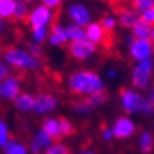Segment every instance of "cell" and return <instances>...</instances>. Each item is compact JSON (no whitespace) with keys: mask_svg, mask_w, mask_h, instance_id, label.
Wrapping results in <instances>:
<instances>
[{"mask_svg":"<svg viewBox=\"0 0 154 154\" xmlns=\"http://www.w3.org/2000/svg\"><path fill=\"white\" fill-rule=\"evenodd\" d=\"M69 89L75 94H90L103 90V82L92 71H78L69 78Z\"/></svg>","mask_w":154,"mask_h":154,"instance_id":"6da1fadb","label":"cell"},{"mask_svg":"<svg viewBox=\"0 0 154 154\" xmlns=\"http://www.w3.org/2000/svg\"><path fill=\"white\" fill-rule=\"evenodd\" d=\"M6 60L15 68H38L40 67V61L38 57L31 53L22 51L20 49H8L6 51Z\"/></svg>","mask_w":154,"mask_h":154,"instance_id":"7a4b0ae2","label":"cell"},{"mask_svg":"<svg viewBox=\"0 0 154 154\" xmlns=\"http://www.w3.org/2000/svg\"><path fill=\"white\" fill-rule=\"evenodd\" d=\"M151 69H153V61L150 58L143 61H139V64L135 67L132 72V82L133 86L137 89H144L149 85L151 75Z\"/></svg>","mask_w":154,"mask_h":154,"instance_id":"3957f363","label":"cell"},{"mask_svg":"<svg viewBox=\"0 0 154 154\" xmlns=\"http://www.w3.org/2000/svg\"><path fill=\"white\" fill-rule=\"evenodd\" d=\"M94 50H96V45L93 42H90L89 39L72 40L69 45V53L76 60H85L90 54H93Z\"/></svg>","mask_w":154,"mask_h":154,"instance_id":"277c9868","label":"cell"},{"mask_svg":"<svg viewBox=\"0 0 154 154\" xmlns=\"http://www.w3.org/2000/svg\"><path fill=\"white\" fill-rule=\"evenodd\" d=\"M143 97H140L133 90L122 89L121 90V103L122 107L126 112H136L140 111V104H142Z\"/></svg>","mask_w":154,"mask_h":154,"instance_id":"5b68a950","label":"cell"},{"mask_svg":"<svg viewBox=\"0 0 154 154\" xmlns=\"http://www.w3.org/2000/svg\"><path fill=\"white\" fill-rule=\"evenodd\" d=\"M151 50L153 47L149 39H136L135 42H132V46H131V54L137 61L147 60L150 57Z\"/></svg>","mask_w":154,"mask_h":154,"instance_id":"8992f818","label":"cell"},{"mask_svg":"<svg viewBox=\"0 0 154 154\" xmlns=\"http://www.w3.org/2000/svg\"><path fill=\"white\" fill-rule=\"evenodd\" d=\"M50 8L46 6H39L28 15V22L32 28H39V26H46V24L50 21Z\"/></svg>","mask_w":154,"mask_h":154,"instance_id":"52a82bcc","label":"cell"},{"mask_svg":"<svg viewBox=\"0 0 154 154\" xmlns=\"http://www.w3.org/2000/svg\"><path fill=\"white\" fill-rule=\"evenodd\" d=\"M57 99L50 94H38L35 97V104H33V110L39 114H45V112H50L57 107Z\"/></svg>","mask_w":154,"mask_h":154,"instance_id":"ba28073f","label":"cell"},{"mask_svg":"<svg viewBox=\"0 0 154 154\" xmlns=\"http://www.w3.org/2000/svg\"><path fill=\"white\" fill-rule=\"evenodd\" d=\"M135 132V125L133 122L129 118H118L114 124V128H112V135L118 139H125V137H129L132 133Z\"/></svg>","mask_w":154,"mask_h":154,"instance_id":"9c48e42d","label":"cell"},{"mask_svg":"<svg viewBox=\"0 0 154 154\" xmlns=\"http://www.w3.org/2000/svg\"><path fill=\"white\" fill-rule=\"evenodd\" d=\"M107 36H111V33L106 32L100 24H90L86 29V38L90 42H93L94 45L96 43H110V39Z\"/></svg>","mask_w":154,"mask_h":154,"instance_id":"30bf717a","label":"cell"},{"mask_svg":"<svg viewBox=\"0 0 154 154\" xmlns=\"http://www.w3.org/2000/svg\"><path fill=\"white\" fill-rule=\"evenodd\" d=\"M0 88H2V96L8 99V100H15L20 96V82L14 76L4 79L3 85Z\"/></svg>","mask_w":154,"mask_h":154,"instance_id":"8fae6325","label":"cell"},{"mask_svg":"<svg viewBox=\"0 0 154 154\" xmlns=\"http://www.w3.org/2000/svg\"><path fill=\"white\" fill-rule=\"evenodd\" d=\"M68 14H69V18L75 22V25L83 26V25H86V24H89V20H90L89 11L86 10L83 6H81V4H74V6H71L68 10Z\"/></svg>","mask_w":154,"mask_h":154,"instance_id":"7c38bea8","label":"cell"},{"mask_svg":"<svg viewBox=\"0 0 154 154\" xmlns=\"http://www.w3.org/2000/svg\"><path fill=\"white\" fill-rule=\"evenodd\" d=\"M117 14H118V22L124 28H132L140 18L137 11L133 8H121L117 11Z\"/></svg>","mask_w":154,"mask_h":154,"instance_id":"4fadbf2b","label":"cell"},{"mask_svg":"<svg viewBox=\"0 0 154 154\" xmlns=\"http://www.w3.org/2000/svg\"><path fill=\"white\" fill-rule=\"evenodd\" d=\"M43 131L51 137L53 142H57V143L64 137L63 136V133H61L58 119H54V118L45 119V122H43Z\"/></svg>","mask_w":154,"mask_h":154,"instance_id":"5bb4252c","label":"cell"},{"mask_svg":"<svg viewBox=\"0 0 154 154\" xmlns=\"http://www.w3.org/2000/svg\"><path fill=\"white\" fill-rule=\"evenodd\" d=\"M151 29H153V25H150L149 22H146L142 18H139L136 24L132 26L133 36L136 39H149L151 33Z\"/></svg>","mask_w":154,"mask_h":154,"instance_id":"9a60e30c","label":"cell"},{"mask_svg":"<svg viewBox=\"0 0 154 154\" xmlns=\"http://www.w3.org/2000/svg\"><path fill=\"white\" fill-rule=\"evenodd\" d=\"M68 40V35H67V29H64L58 24H53L51 25V35H50V43L54 46H61Z\"/></svg>","mask_w":154,"mask_h":154,"instance_id":"2e32d148","label":"cell"},{"mask_svg":"<svg viewBox=\"0 0 154 154\" xmlns=\"http://www.w3.org/2000/svg\"><path fill=\"white\" fill-rule=\"evenodd\" d=\"M15 107L20 110V111H31L33 108V104H35V97L31 96L28 93H22L14 100Z\"/></svg>","mask_w":154,"mask_h":154,"instance_id":"e0dca14e","label":"cell"},{"mask_svg":"<svg viewBox=\"0 0 154 154\" xmlns=\"http://www.w3.org/2000/svg\"><path fill=\"white\" fill-rule=\"evenodd\" d=\"M15 0H0V17L11 18L14 17Z\"/></svg>","mask_w":154,"mask_h":154,"instance_id":"ac0fdd59","label":"cell"},{"mask_svg":"<svg viewBox=\"0 0 154 154\" xmlns=\"http://www.w3.org/2000/svg\"><path fill=\"white\" fill-rule=\"evenodd\" d=\"M67 35H68V39H71V40L88 39L86 38V31H83L82 26H79V25H69L67 28Z\"/></svg>","mask_w":154,"mask_h":154,"instance_id":"d6986e66","label":"cell"},{"mask_svg":"<svg viewBox=\"0 0 154 154\" xmlns=\"http://www.w3.org/2000/svg\"><path fill=\"white\" fill-rule=\"evenodd\" d=\"M107 99H108V93L103 89V90H99V92H94V93H90L89 97H88V101L92 104V107H94V106L106 103Z\"/></svg>","mask_w":154,"mask_h":154,"instance_id":"ffe728a7","label":"cell"},{"mask_svg":"<svg viewBox=\"0 0 154 154\" xmlns=\"http://www.w3.org/2000/svg\"><path fill=\"white\" fill-rule=\"evenodd\" d=\"M140 150L143 153H150L153 150V136L150 132H144L140 136Z\"/></svg>","mask_w":154,"mask_h":154,"instance_id":"44dd1931","label":"cell"},{"mask_svg":"<svg viewBox=\"0 0 154 154\" xmlns=\"http://www.w3.org/2000/svg\"><path fill=\"white\" fill-rule=\"evenodd\" d=\"M14 18H17V20H25V18H28V8H26V4L24 0H17L15 2Z\"/></svg>","mask_w":154,"mask_h":154,"instance_id":"7402d4cb","label":"cell"},{"mask_svg":"<svg viewBox=\"0 0 154 154\" xmlns=\"http://www.w3.org/2000/svg\"><path fill=\"white\" fill-rule=\"evenodd\" d=\"M153 6L154 0H132V8L135 11H140V13L149 10Z\"/></svg>","mask_w":154,"mask_h":154,"instance_id":"603a6c76","label":"cell"},{"mask_svg":"<svg viewBox=\"0 0 154 154\" xmlns=\"http://www.w3.org/2000/svg\"><path fill=\"white\" fill-rule=\"evenodd\" d=\"M58 124H60V129L63 136H71L74 133V126H72V124L67 118H63V117L58 118Z\"/></svg>","mask_w":154,"mask_h":154,"instance_id":"cb8c5ba5","label":"cell"},{"mask_svg":"<svg viewBox=\"0 0 154 154\" xmlns=\"http://www.w3.org/2000/svg\"><path fill=\"white\" fill-rule=\"evenodd\" d=\"M74 110L79 114H85V112H89L92 110V104L88 101V99H83V100H79L78 103L74 104Z\"/></svg>","mask_w":154,"mask_h":154,"instance_id":"d4e9b609","label":"cell"},{"mask_svg":"<svg viewBox=\"0 0 154 154\" xmlns=\"http://www.w3.org/2000/svg\"><path fill=\"white\" fill-rule=\"evenodd\" d=\"M36 139L39 140L40 146L45 147V149H49V147H50V144H51V142H53V140H51V137L49 136V135H47L43 129H42V131H39V133L36 135Z\"/></svg>","mask_w":154,"mask_h":154,"instance_id":"484cf974","label":"cell"},{"mask_svg":"<svg viewBox=\"0 0 154 154\" xmlns=\"http://www.w3.org/2000/svg\"><path fill=\"white\" fill-rule=\"evenodd\" d=\"M46 28L45 26H39V28H32V35L36 43H42L46 39Z\"/></svg>","mask_w":154,"mask_h":154,"instance_id":"4316f807","label":"cell"},{"mask_svg":"<svg viewBox=\"0 0 154 154\" xmlns=\"http://www.w3.org/2000/svg\"><path fill=\"white\" fill-rule=\"evenodd\" d=\"M46 154H71L68 147L63 146V144H54L47 149Z\"/></svg>","mask_w":154,"mask_h":154,"instance_id":"83f0119b","label":"cell"},{"mask_svg":"<svg viewBox=\"0 0 154 154\" xmlns=\"http://www.w3.org/2000/svg\"><path fill=\"white\" fill-rule=\"evenodd\" d=\"M100 25L104 28V31H106V32L112 33V29H114V26H115V21L112 20L111 17H106V18H103V20H101Z\"/></svg>","mask_w":154,"mask_h":154,"instance_id":"f1b7e54d","label":"cell"},{"mask_svg":"<svg viewBox=\"0 0 154 154\" xmlns=\"http://www.w3.org/2000/svg\"><path fill=\"white\" fill-rule=\"evenodd\" d=\"M140 18H142V20H144L146 22H149L150 25H154V6H153V7H150L149 10L143 11V13H142V15H140Z\"/></svg>","mask_w":154,"mask_h":154,"instance_id":"f546056e","label":"cell"},{"mask_svg":"<svg viewBox=\"0 0 154 154\" xmlns=\"http://www.w3.org/2000/svg\"><path fill=\"white\" fill-rule=\"evenodd\" d=\"M42 149H43V147L40 146L39 140L36 139V137H33L32 142H31V150H32V153H33V154H39Z\"/></svg>","mask_w":154,"mask_h":154,"instance_id":"4dcf8cb0","label":"cell"},{"mask_svg":"<svg viewBox=\"0 0 154 154\" xmlns=\"http://www.w3.org/2000/svg\"><path fill=\"white\" fill-rule=\"evenodd\" d=\"M8 154H26V149L24 144H17L15 143V146L11 149V151Z\"/></svg>","mask_w":154,"mask_h":154,"instance_id":"1f68e13d","label":"cell"},{"mask_svg":"<svg viewBox=\"0 0 154 154\" xmlns=\"http://www.w3.org/2000/svg\"><path fill=\"white\" fill-rule=\"evenodd\" d=\"M42 3H43V6H46L49 8H56L60 6L61 0H42Z\"/></svg>","mask_w":154,"mask_h":154,"instance_id":"d6a6232c","label":"cell"},{"mask_svg":"<svg viewBox=\"0 0 154 154\" xmlns=\"http://www.w3.org/2000/svg\"><path fill=\"white\" fill-rule=\"evenodd\" d=\"M28 49L31 51V54L35 56V57H39L40 54H42V50H40V47L38 45H28Z\"/></svg>","mask_w":154,"mask_h":154,"instance_id":"836d02e7","label":"cell"},{"mask_svg":"<svg viewBox=\"0 0 154 154\" xmlns=\"http://www.w3.org/2000/svg\"><path fill=\"white\" fill-rule=\"evenodd\" d=\"M8 75V68L3 63H0V81H4Z\"/></svg>","mask_w":154,"mask_h":154,"instance_id":"e575fe53","label":"cell"},{"mask_svg":"<svg viewBox=\"0 0 154 154\" xmlns=\"http://www.w3.org/2000/svg\"><path fill=\"white\" fill-rule=\"evenodd\" d=\"M112 136H114V135H112V131H110V129H104L103 131V139L104 140H110Z\"/></svg>","mask_w":154,"mask_h":154,"instance_id":"d590c367","label":"cell"},{"mask_svg":"<svg viewBox=\"0 0 154 154\" xmlns=\"http://www.w3.org/2000/svg\"><path fill=\"white\" fill-rule=\"evenodd\" d=\"M7 142H8V133H0V146H4Z\"/></svg>","mask_w":154,"mask_h":154,"instance_id":"8d00e7d4","label":"cell"},{"mask_svg":"<svg viewBox=\"0 0 154 154\" xmlns=\"http://www.w3.org/2000/svg\"><path fill=\"white\" fill-rule=\"evenodd\" d=\"M147 100L150 101V104L154 107V88H151L150 92H149V99H147Z\"/></svg>","mask_w":154,"mask_h":154,"instance_id":"74e56055","label":"cell"},{"mask_svg":"<svg viewBox=\"0 0 154 154\" xmlns=\"http://www.w3.org/2000/svg\"><path fill=\"white\" fill-rule=\"evenodd\" d=\"M0 133H7V126L4 125L2 119H0Z\"/></svg>","mask_w":154,"mask_h":154,"instance_id":"f35d334b","label":"cell"},{"mask_svg":"<svg viewBox=\"0 0 154 154\" xmlns=\"http://www.w3.org/2000/svg\"><path fill=\"white\" fill-rule=\"evenodd\" d=\"M150 43H151V47H153V50H154V26H153L151 33H150Z\"/></svg>","mask_w":154,"mask_h":154,"instance_id":"ab89813d","label":"cell"},{"mask_svg":"<svg viewBox=\"0 0 154 154\" xmlns=\"http://www.w3.org/2000/svg\"><path fill=\"white\" fill-rule=\"evenodd\" d=\"M3 28H4V22H3V18L0 17V32L3 31Z\"/></svg>","mask_w":154,"mask_h":154,"instance_id":"60d3db41","label":"cell"},{"mask_svg":"<svg viewBox=\"0 0 154 154\" xmlns=\"http://www.w3.org/2000/svg\"><path fill=\"white\" fill-rule=\"evenodd\" d=\"M81 154H93V153H90V151H83V153H81Z\"/></svg>","mask_w":154,"mask_h":154,"instance_id":"b9f144b4","label":"cell"},{"mask_svg":"<svg viewBox=\"0 0 154 154\" xmlns=\"http://www.w3.org/2000/svg\"><path fill=\"white\" fill-rule=\"evenodd\" d=\"M24 2H33V0H24Z\"/></svg>","mask_w":154,"mask_h":154,"instance_id":"7bdbcfd3","label":"cell"},{"mask_svg":"<svg viewBox=\"0 0 154 154\" xmlns=\"http://www.w3.org/2000/svg\"><path fill=\"white\" fill-rule=\"evenodd\" d=\"M0 96H2V88H0Z\"/></svg>","mask_w":154,"mask_h":154,"instance_id":"ee69618b","label":"cell"},{"mask_svg":"<svg viewBox=\"0 0 154 154\" xmlns=\"http://www.w3.org/2000/svg\"><path fill=\"white\" fill-rule=\"evenodd\" d=\"M104 2H112V0H104Z\"/></svg>","mask_w":154,"mask_h":154,"instance_id":"f6af8a7d","label":"cell"}]
</instances>
